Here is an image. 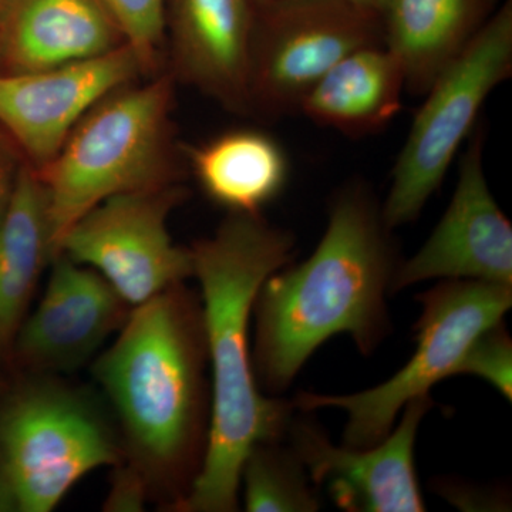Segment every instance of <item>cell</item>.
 Returning <instances> with one entry per match:
<instances>
[{
	"instance_id": "cell-1",
	"label": "cell",
	"mask_w": 512,
	"mask_h": 512,
	"mask_svg": "<svg viewBox=\"0 0 512 512\" xmlns=\"http://www.w3.org/2000/svg\"><path fill=\"white\" fill-rule=\"evenodd\" d=\"M293 248L291 232L259 214H229L215 234L190 248L192 276L201 286L212 412L204 460L178 510L237 511L248 454L289 429L291 404L259 392L249 323L259 289L291 262Z\"/></svg>"
},
{
	"instance_id": "cell-2",
	"label": "cell",
	"mask_w": 512,
	"mask_h": 512,
	"mask_svg": "<svg viewBox=\"0 0 512 512\" xmlns=\"http://www.w3.org/2000/svg\"><path fill=\"white\" fill-rule=\"evenodd\" d=\"M392 229L362 183L333 198L318 247L302 264L279 269L262 284L254 305L255 375L272 390L286 389L333 336L348 333L363 355L387 329L386 296L397 271Z\"/></svg>"
},
{
	"instance_id": "cell-3",
	"label": "cell",
	"mask_w": 512,
	"mask_h": 512,
	"mask_svg": "<svg viewBox=\"0 0 512 512\" xmlns=\"http://www.w3.org/2000/svg\"><path fill=\"white\" fill-rule=\"evenodd\" d=\"M201 308L183 284L131 309L94 373L119 417L133 464L150 480L191 456L202 407Z\"/></svg>"
},
{
	"instance_id": "cell-4",
	"label": "cell",
	"mask_w": 512,
	"mask_h": 512,
	"mask_svg": "<svg viewBox=\"0 0 512 512\" xmlns=\"http://www.w3.org/2000/svg\"><path fill=\"white\" fill-rule=\"evenodd\" d=\"M174 77L167 70L100 100L39 171L53 252L84 214L126 192L181 184L183 146L175 140Z\"/></svg>"
},
{
	"instance_id": "cell-5",
	"label": "cell",
	"mask_w": 512,
	"mask_h": 512,
	"mask_svg": "<svg viewBox=\"0 0 512 512\" xmlns=\"http://www.w3.org/2000/svg\"><path fill=\"white\" fill-rule=\"evenodd\" d=\"M120 463L106 421L82 393L35 380L0 412V512H50L74 485Z\"/></svg>"
},
{
	"instance_id": "cell-6",
	"label": "cell",
	"mask_w": 512,
	"mask_h": 512,
	"mask_svg": "<svg viewBox=\"0 0 512 512\" xmlns=\"http://www.w3.org/2000/svg\"><path fill=\"white\" fill-rule=\"evenodd\" d=\"M511 74L512 0H505L424 94L382 205L392 231L419 218L476 128L485 100Z\"/></svg>"
},
{
	"instance_id": "cell-7",
	"label": "cell",
	"mask_w": 512,
	"mask_h": 512,
	"mask_svg": "<svg viewBox=\"0 0 512 512\" xmlns=\"http://www.w3.org/2000/svg\"><path fill=\"white\" fill-rule=\"evenodd\" d=\"M512 286L451 279L419 296L416 350L409 362L373 389L348 396L301 393L295 406L303 412L340 409L348 413L343 444L372 447L386 439L407 403L427 396L434 384L457 375L474 340L503 322L512 305Z\"/></svg>"
},
{
	"instance_id": "cell-8",
	"label": "cell",
	"mask_w": 512,
	"mask_h": 512,
	"mask_svg": "<svg viewBox=\"0 0 512 512\" xmlns=\"http://www.w3.org/2000/svg\"><path fill=\"white\" fill-rule=\"evenodd\" d=\"M383 45L382 16L348 0H254L249 114L278 119L340 60Z\"/></svg>"
},
{
	"instance_id": "cell-9",
	"label": "cell",
	"mask_w": 512,
	"mask_h": 512,
	"mask_svg": "<svg viewBox=\"0 0 512 512\" xmlns=\"http://www.w3.org/2000/svg\"><path fill=\"white\" fill-rule=\"evenodd\" d=\"M187 195L171 184L107 198L67 231L57 255L94 269L131 308L143 305L194 274L190 248L168 231Z\"/></svg>"
},
{
	"instance_id": "cell-10",
	"label": "cell",
	"mask_w": 512,
	"mask_h": 512,
	"mask_svg": "<svg viewBox=\"0 0 512 512\" xmlns=\"http://www.w3.org/2000/svg\"><path fill=\"white\" fill-rule=\"evenodd\" d=\"M143 77L140 60L128 45L55 69L0 72V128L39 173L55 160L87 111Z\"/></svg>"
},
{
	"instance_id": "cell-11",
	"label": "cell",
	"mask_w": 512,
	"mask_h": 512,
	"mask_svg": "<svg viewBox=\"0 0 512 512\" xmlns=\"http://www.w3.org/2000/svg\"><path fill=\"white\" fill-rule=\"evenodd\" d=\"M484 144L480 123L468 137L446 212L417 254L397 266L392 293L430 279L512 286V227L485 177Z\"/></svg>"
},
{
	"instance_id": "cell-12",
	"label": "cell",
	"mask_w": 512,
	"mask_h": 512,
	"mask_svg": "<svg viewBox=\"0 0 512 512\" xmlns=\"http://www.w3.org/2000/svg\"><path fill=\"white\" fill-rule=\"evenodd\" d=\"M429 394L404 407L399 426L372 447L333 446L312 424H289L292 448L312 484L325 487L335 504L349 512H423L414 464L421 420L431 407Z\"/></svg>"
},
{
	"instance_id": "cell-13",
	"label": "cell",
	"mask_w": 512,
	"mask_h": 512,
	"mask_svg": "<svg viewBox=\"0 0 512 512\" xmlns=\"http://www.w3.org/2000/svg\"><path fill=\"white\" fill-rule=\"evenodd\" d=\"M52 262L39 305L13 339L20 362L46 376L82 367L133 309L89 266L62 254Z\"/></svg>"
},
{
	"instance_id": "cell-14",
	"label": "cell",
	"mask_w": 512,
	"mask_h": 512,
	"mask_svg": "<svg viewBox=\"0 0 512 512\" xmlns=\"http://www.w3.org/2000/svg\"><path fill=\"white\" fill-rule=\"evenodd\" d=\"M254 0H165V69L225 109L249 114Z\"/></svg>"
},
{
	"instance_id": "cell-15",
	"label": "cell",
	"mask_w": 512,
	"mask_h": 512,
	"mask_svg": "<svg viewBox=\"0 0 512 512\" xmlns=\"http://www.w3.org/2000/svg\"><path fill=\"white\" fill-rule=\"evenodd\" d=\"M124 45L99 0H15L0 37V72L55 69Z\"/></svg>"
},
{
	"instance_id": "cell-16",
	"label": "cell",
	"mask_w": 512,
	"mask_h": 512,
	"mask_svg": "<svg viewBox=\"0 0 512 512\" xmlns=\"http://www.w3.org/2000/svg\"><path fill=\"white\" fill-rule=\"evenodd\" d=\"M498 8V0H390L383 45L402 66L406 92L424 96Z\"/></svg>"
},
{
	"instance_id": "cell-17",
	"label": "cell",
	"mask_w": 512,
	"mask_h": 512,
	"mask_svg": "<svg viewBox=\"0 0 512 512\" xmlns=\"http://www.w3.org/2000/svg\"><path fill=\"white\" fill-rule=\"evenodd\" d=\"M406 82L384 45L363 47L333 66L302 100L299 113L349 137L379 133L402 109Z\"/></svg>"
},
{
	"instance_id": "cell-18",
	"label": "cell",
	"mask_w": 512,
	"mask_h": 512,
	"mask_svg": "<svg viewBox=\"0 0 512 512\" xmlns=\"http://www.w3.org/2000/svg\"><path fill=\"white\" fill-rule=\"evenodd\" d=\"M183 153L204 194L229 214H259L288 183L284 148L254 128L225 131L204 143L183 146Z\"/></svg>"
},
{
	"instance_id": "cell-19",
	"label": "cell",
	"mask_w": 512,
	"mask_h": 512,
	"mask_svg": "<svg viewBox=\"0 0 512 512\" xmlns=\"http://www.w3.org/2000/svg\"><path fill=\"white\" fill-rule=\"evenodd\" d=\"M53 258L45 190L35 170L23 163L0 222V350L15 339L40 275Z\"/></svg>"
},
{
	"instance_id": "cell-20",
	"label": "cell",
	"mask_w": 512,
	"mask_h": 512,
	"mask_svg": "<svg viewBox=\"0 0 512 512\" xmlns=\"http://www.w3.org/2000/svg\"><path fill=\"white\" fill-rule=\"evenodd\" d=\"M302 461L293 448L276 441L252 448L241 471L245 510L249 512L318 511V495Z\"/></svg>"
},
{
	"instance_id": "cell-21",
	"label": "cell",
	"mask_w": 512,
	"mask_h": 512,
	"mask_svg": "<svg viewBox=\"0 0 512 512\" xmlns=\"http://www.w3.org/2000/svg\"><path fill=\"white\" fill-rule=\"evenodd\" d=\"M136 53L144 76L165 69V0H99Z\"/></svg>"
},
{
	"instance_id": "cell-22",
	"label": "cell",
	"mask_w": 512,
	"mask_h": 512,
	"mask_svg": "<svg viewBox=\"0 0 512 512\" xmlns=\"http://www.w3.org/2000/svg\"><path fill=\"white\" fill-rule=\"evenodd\" d=\"M457 375L480 377L511 402L512 343L503 322L474 340L458 366Z\"/></svg>"
},
{
	"instance_id": "cell-23",
	"label": "cell",
	"mask_w": 512,
	"mask_h": 512,
	"mask_svg": "<svg viewBox=\"0 0 512 512\" xmlns=\"http://www.w3.org/2000/svg\"><path fill=\"white\" fill-rule=\"evenodd\" d=\"M148 478L134 464L120 467L114 474L106 511H141L146 504Z\"/></svg>"
},
{
	"instance_id": "cell-24",
	"label": "cell",
	"mask_w": 512,
	"mask_h": 512,
	"mask_svg": "<svg viewBox=\"0 0 512 512\" xmlns=\"http://www.w3.org/2000/svg\"><path fill=\"white\" fill-rule=\"evenodd\" d=\"M23 163L25 160L18 148L3 131H0V222L12 202Z\"/></svg>"
},
{
	"instance_id": "cell-25",
	"label": "cell",
	"mask_w": 512,
	"mask_h": 512,
	"mask_svg": "<svg viewBox=\"0 0 512 512\" xmlns=\"http://www.w3.org/2000/svg\"><path fill=\"white\" fill-rule=\"evenodd\" d=\"M348 2L359 6V8L369 10V12L376 13V15L383 16L390 0H348Z\"/></svg>"
},
{
	"instance_id": "cell-26",
	"label": "cell",
	"mask_w": 512,
	"mask_h": 512,
	"mask_svg": "<svg viewBox=\"0 0 512 512\" xmlns=\"http://www.w3.org/2000/svg\"><path fill=\"white\" fill-rule=\"evenodd\" d=\"M13 3H15V0H0V37H2Z\"/></svg>"
}]
</instances>
